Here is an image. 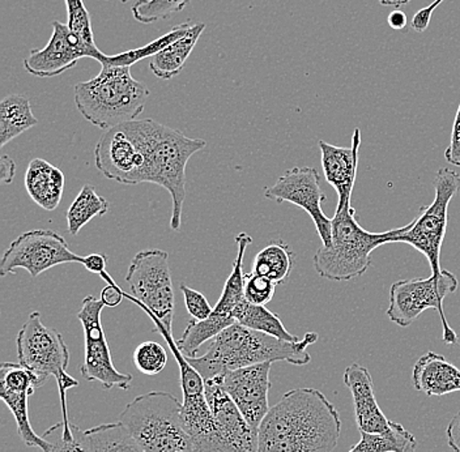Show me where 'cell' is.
<instances>
[{"label": "cell", "mask_w": 460, "mask_h": 452, "mask_svg": "<svg viewBox=\"0 0 460 452\" xmlns=\"http://www.w3.org/2000/svg\"><path fill=\"white\" fill-rule=\"evenodd\" d=\"M344 383L352 394L359 433L390 434L395 422L390 421L379 408L369 370L362 365H349L345 368Z\"/></svg>", "instance_id": "obj_19"}, {"label": "cell", "mask_w": 460, "mask_h": 452, "mask_svg": "<svg viewBox=\"0 0 460 452\" xmlns=\"http://www.w3.org/2000/svg\"><path fill=\"white\" fill-rule=\"evenodd\" d=\"M233 316L238 324L250 328V330L275 336L284 341L296 342L300 340L287 330L279 315L267 309L266 306L249 304L246 299L234 310Z\"/></svg>", "instance_id": "obj_25"}, {"label": "cell", "mask_w": 460, "mask_h": 452, "mask_svg": "<svg viewBox=\"0 0 460 452\" xmlns=\"http://www.w3.org/2000/svg\"><path fill=\"white\" fill-rule=\"evenodd\" d=\"M295 269V253L283 241H275L255 256L252 272L270 279L276 285L287 283Z\"/></svg>", "instance_id": "obj_24"}, {"label": "cell", "mask_w": 460, "mask_h": 452, "mask_svg": "<svg viewBox=\"0 0 460 452\" xmlns=\"http://www.w3.org/2000/svg\"><path fill=\"white\" fill-rule=\"evenodd\" d=\"M51 25L53 34L48 45L42 49H33L24 59L28 74L41 79H51L71 70L82 58H92L100 63L105 57V53L97 46H85L75 39L67 24L56 20Z\"/></svg>", "instance_id": "obj_15"}, {"label": "cell", "mask_w": 460, "mask_h": 452, "mask_svg": "<svg viewBox=\"0 0 460 452\" xmlns=\"http://www.w3.org/2000/svg\"><path fill=\"white\" fill-rule=\"evenodd\" d=\"M182 408L172 394L151 391L129 402L119 421L146 452H194Z\"/></svg>", "instance_id": "obj_6"}, {"label": "cell", "mask_w": 460, "mask_h": 452, "mask_svg": "<svg viewBox=\"0 0 460 452\" xmlns=\"http://www.w3.org/2000/svg\"><path fill=\"white\" fill-rule=\"evenodd\" d=\"M48 379L22 367V364L3 362L0 368V390L27 391L33 395L34 391L45 386Z\"/></svg>", "instance_id": "obj_32"}, {"label": "cell", "mask_w": 460, "mask_h": 452, "mask_svg": "<svg viewBox=\"0 0 460 452\" xmlns=\"http://www.w3.org/2000/svg\"><path fill=\"white\" fill-rule=\"evenodd\" d=\"M191 0H137L132 5V16L140 24H154L171 19L172 14L185 10Z\"/></svg>", "instance_id": "obj_31"}, {"label": "cell", "mask_w": 460, "mask_h": 452, "mask_svg": "<svg viewBox=\"0 0 460 452\" xmlns=\"http://www.w3.org/2000/svg\"><path fill=\"white\" fill-rule=\"evenodd\" d=\"M264 197L276 203H292L312 217L324 247L332 244V218L322 209L326 195L321 187V175L314 168L287 170L275 184L264 190Z\"/></svg>", "instance_id": "obj_13"}, {"label": "cell", "mask_w": 460, "mask_h": 452, "mask_svg": "<svg viewBox=\"0 0 460 452\" xmlns=\"http://www.w3.org/2000/svg\"><path fill=\"white\" fill-rule=\"evenodd\" d=\"M181 292L185 298L186 309L195 321H206L214 313V307L209 305L208 299L203 293L198 292L185 284L181 285Z\"/></svg>", "instance_id": "obj_37"}, {"label": "cell", "mask_w": 460, "mask_h": 452, "mask_svg": "<svg viewBox=\"0 0 460 452\" xmlns=\"http://www.w3.org/2000/svg\"><path fill=\"white\" fill-rule=\"evenodd\" d=\"M237 323L234 319L226 318L212 313L206 321H190L182 338L177 340L178 348L186 357H197L204 342L211 341L226 328Z\"/></svg>", "instance_id": "obj_28"}, {"label": "cell", "mask_w": 460, "mask_h": 452, "mask_svg": "<svg viewBox=\"0 0 460 452\" xmlns=\"http://www.w3.org/2000/svg\"><path fill=\"white\" fill-rule=\"evenodd\" d=\"M16 345L19 364L43 378H56L63 414L62 436L71 439L72 422L68 417L67 393L71 388L77 387L79 381L66 373L70 362V350L62 333L56 328L46 327L40 311H33L19 331Z\"/></svg>", "instance_id": "obj_7"}, {"label": "cell", "mask_w": 460, "mask_h": 452, "mask_svg": "<svg viewBox=\"0 0 460 452\" xmlns=\"http://www.w3.org/2000/svg\"><path fill=\"white\" fill-rule=\"evenodd\" d=\"M126 126L146 155V183L158 184L171 194V227L178 232L186 199L187 164L206 148V140L191 139L154 120H135Z\"/></svg>", "instance_id": "obj_3"}, {"label": "cell", "mask_w": 460, "mask_h": 452, "mask_svg": "<svg viewBox=\"0 0 460 452\" xmlns=\"http://www.w3.org/2000/svg\"><path fill=\"white\" fill-rule=\"evenodd\" d=\"M318 338V333L307 332L298 341H284L234 323L211 340L203 356L187 357V359L199 371L204 381L223 376L226 371L264 362L284 361L304 367L312 361L307 348L315 344Z\"/></svg>", "instance_id": "obj_2"}, {"label": "cell", "mask_w": 460, "mask_h": 452, "mask_svg": "<svg viewBox=\"0 0 460 452\" xmlns=\"http://www.w3.org/2000/svg\"><path fill=\"white\" fill-rule=\"evenodd\" d=\"M382 5H386V7H402V5L408 4L411 0H378Z\"/></svg>", "instance_id": "obj_45"}, {"label": "cell", "mask_w": 460, "mask_h": 452, "mask_svg": "<svg viewBox=\"0 0 460 452\" xmlns=\"http://www.w3.org/2000/svg\"><path fill=\"white\" fill-rule=\"evenodd\" d=\"M359 146H361L359 129H355L350 146H332L323 140L319 142L324 178L338 194L336 209H343L344 207L352 204V192L358 178Z\"/></svg>", "instance_id": "obj_18"}, {"label": "cell", "mask_w": 460, "mask_h": 452, "mask_svg": "<svg viewBox=\"0 0 460 452\" xmlns=\"http://www.w3.org/2000/svg\"><path fill=\"white\" fill-rule=\"evenodd\" d=\"M31 396V394L27 391L0 390V397L7 405L8 410L13 412L14 420H16L20 439L28 448H36L43 451L48 448L49 442L33 430L31 421H29L28 400Z\"/></svg>", "instance_id": "obj_29"}, {"label": "cell", "mask_w": 460, "mask_h": 452, "mask_svg": "<svg viewBox=\"0 0 460 452\" xmlns=\"http://www.w3.org/2000/svg\"><path fill=\"white\" fill-rule=\"evenodd\" d=\"M134 364L146 376H157L168 364V353L160 342L144 341L135 350Z\"/></svg>", "instance_id": "obj_35"}, {"label": "cell", "mask_w": 460, "mask_h": 452, "mask_svg": "<svg viewBox=\"0 0 460 452\" xmlns=\"http://www.w3.org/2000/svg\"><path fill=\"white\" fill-rule=\"evenodd\" d=\"M413 386L427 396H444L460 391V370L441 354L428 352L413 367Z\"/></svg>", "instance_id": "obj_20"}, {"label": "cell", "mask_w": 460, "mask_h": 452, "mask_svg": "<svg viewBox=\"0 0 460 452\" xmlns=\"http://www.w3.org/2000/svg\"><path fill=\"white\" fill-rule=\"evenodd\" d=\"M387 22L394 31H402V29L407 27L408 17L402 11L395 10L388 14Z\"/></svg>", "instance_id": "obj_44"}, {"label": "cell", "mask_w": 460, "mask_h": 452, "mask_svg": "<svg viewBox=\"0 0 460 452\" xmlns=\"http://www.w3.org/2000/svg\"><path fill=\"white\" fill-rule=\"evenodd\" d=\"M82 261L83 256L72 253L67 241L54 230H31L11 242L0 261V276L5 278L17 270H25L31 279H37L59 264Z\"/></svg>", "instance_id": "obj_11"}, {"label": "cell", "mask_w": 460, "mask_h": 452, "mask_svg": "<svg viewBox=\"0 0 460 452\" xmlns=\"http://www.w3.org/2000/svg\"><path fill=\"white\" fill-rule=\"evenodd\" d=\"M105 304L93 296L83 299V306L77 313L85 336V357L80 373L88 382H99L103 390L117 387L128 390L132 376L120 373L115 368L105 331L101 323V315Z\"/></svg>", "instance_id": "obj_12"}, {"label": "cell", "mask_w": 460, "mask_h": 452, "mask_svg": "<svg viewBox=\"0 0 460 452\" xmlns=\"http://www.w3.org/2000/svg\"><path fill=\"white\" fill-rule=\"evenodd\" d=\"M458 278L448 270H442L439 275L428 279H408L398 280L390 289V306L387 316L399 327H410L425 310L438 311L442 322V340L446 345L458 344L459 338L446 319L444 301L448 295L458 289Z\"/></svg>", "instance_id": "obj_8"}, {"label": "cell", "mask_w": 460, "mask_h": 452, "mask_svg": "<svg viewBox=\"0 0 460 452\" xmlns=\"http://www.w3.org/2000/svg\"><path fill=\"white\" fill-rule=\"evenodd\" d=\"M67 7V27L72 36L79 40L83 45L97 46L94 42L93 27H92L91 14L86 10L83 0H65Z\"/></svg>", "instance_id": "obj_34"}, {"label": "cell", "mask_w": 460, "mask_h": 452, "mask_svg": "<svg viewBox=\"0 0 460 452\" xmlns=\"http://www.w3.org/2000/svg\"><path fill=\"white\" fill-rule=\"evenodd\" d=\"M14 174H16V164L13 158L7 155H3L0 158V181L2 183L10 184L13 182Z\"/></svg>", "instance_id": "obj_43"}, {"label": "cell", "mask_w": 460, "mask_h": 452, "mask_svg": "<svg viewBox=\"0 0 460 452\" xmlns=\"http://www.w3.org/2000/svg\"><path fill=\"white\" fill-rule=\"evenodd\" d=\"M416 439L398 422L390 434L361 433V440L349 452L416 451Z\"/></svg>", "instance_id": "obj_30"}, {"label": "cell", "mask_w": 460, "mask_h": 452, "mask_svg": "<svg viewBox=\"0 0 460 452\" xmlns=\"http://www.w3.org/2000/svg\"><path fill=\"white\" fill-rule=\"evenodd\" d=\"M271 367L272 362H264V364L226 371L223 376L216 377L246 421L255 430H259L264 417L271 410L269 403V394L271 390V382H270Z\"/></svg>", "instance_id": "obj_16"}, {"label": "cell", "mask_w": 460, "mask_h": 452, "mask_svg": "<svg viewBox=\"0 0 460 452\" xmlns=\"http://www.w3.org/2000/svg\"><path fill=\"white\" fill-rule=\"evenodd\" d=\"M109 201L97 194L91 184H84L80 190L76 199L72 201L67 211V229L71 235H79L83 229L94 217L105 216L109 211Z\"/></svg>", "instance_id": "obj_27"}, {"label": "cell", "mask_w": 460, "mask_h": 452, "mask_svg": "<svg viewBox=\"0 0 460 452\" xmlns=\"http://www.w3.org/2000/svg\"><path fill=\"white\" fill-rule=\"evenodd\" d=\"M433 203L421 207L419 215L411 221L410 227L395 240V244H407L425 255L431 273L442 272L441 249L448 223V206L460 192V174L456 170L439 169L434 178Z\"/></svg>", "instance_id": "obj_9"}, {"label": "cell", "mask_w": 460, "mask_h": 452, "mask_svg": "<svg viewBox=\"0 0 460 452\" xmlns=\"http://www.w3.org/2000/svg\"><path fill=\"white\" fill-rule=\"evenodd\" d=\"M39 125L27 97L10 94L0 102V146Z\"/></svg>", "instance_id": "obj_23"}, {"label": "cell", "mask_w": 460, "mask_h": 452, "mask_svg": "<svg viewBox=\"0 0 460 452\" xmlns=\"http://www.w3.org/2000/svg\"><path fill=\"white\" fill-rule=\"evenodd\" d=\"M410 227H396L384 233L367 232L356 220L350 206L336 209L332 218V244L316 252L313 263L321 278L331 281H349L361 278L372 266L370 255L376 247L395 244L396 238Z\"/></svg>", "instance_id": "obj_5"}, {"label": "cell", "mask_w": 460, "mask_h": 452, "mask_svg": "<svg viewBox=\"0 0 460 452\" xmlns=\"http://www.w3.org/2000/svg\"><path fill=\"white\" fill-rule=\"evenodd\" d=\"M65 183L62 170L48 161L34 158L29 163L25 172V189L31 200L46 211H54L59 207Z\"/></svg>", "instance_id": "obj_21"}, {"label": "cell", "mask_w": 460, "mask_h": 452, "mask_svg": "<svg viewBox=\"0 0 460 452\" xmlns=\"http://www.w3.org/2000/svg\"><path fill=\"white\" fill-rule=\"evenodd\" d=\"M120 3H128L129 0H119Z\"/></svg>", "instance_id": "obj_46"}, {"label": "cell", "mask_w": 460, "mask_h": 452, "mask_svg": "<svg viewBox=\"0 0 460 452\" xmlns=\"http://www.w3.org/2000/svg\"><path fill=\"white\" fill-rule=\"evenodd\" d=\"M442 2H445V0H434L428 7L417 11V13L413 14L412 22H411L413 31H417V33H424V31L429 28L434 11L437 10V7H438Z\"/></svg>", "instance_id": "obj_40"}, {"label": "cell", "mask_w": 460, "mask_h": 452, "mask_svg": "<svg viewBox=\"0 0 460 452\" xmlns=\"http://www.w3.org/2000/svg\"><path fill=\"white\" fill-rule=\"evenodd\" d=\"M204 382L207 400L214 414L217 452H258V430L246 421L217 379Z\"/></svg>", "instance_id": "obj_17"}, {"label": "cell", "mask_w": 460, "mask_h": 452, "mask_svg": "<svg viewBox=\"0 0 460 452\" xmlns=\"http://www.w3.org/2000/svg\"><path fill=\"white\" fill-rule=\"evenodd\" d=\"M94 164L108 180L128 186L146 183V155L126 123L101 135Z\"/></svg>", "instance_id": "obj_14"}, {"label": "cell", "mask_w": 460, "mask_h": 452, "mask_svg": "<svg viewBox=\"0 0 460 452\" xmlns=\"http://www.w3.org/2000/svg\"><path fill=\"white\" fill-rule=\"evenodd\" d=\"M447 443L453 452H460V411L451 419L446 429Z\"/></svg>", "instance_id": "obj_42"}, {"label": "cell", "mask_w": 460, "mask_h": 452, "mask_svg": "<svg viewBox=\"0 0 460 452\" xmlns=\"http://www.w3.org/2000/svg\"><path fill=\"white\" fill-rule=\"evenodd\" d=\"M129 70L131 67L103 66L96 77L75 85L77 111L92 125L106 131L143 113L149 91Z\"/></svg>", "instance_id": "obj_4"}, {"label": "cell", "mask_w": 460, "mask_h": 452, "mask_svg": "<svg viewBox=\"0 0 460 452\" xmlns=\"http://www.w3.org/2000/svg\"><path fill=\"white\" fill-rule=\"evenodd\" d=\"M445 158L448 164L460 168V103L451 131L450 144L445 151Z\"/></svg>", "instance_id": "obj_39"}, {"label": "cell", "mask_w": 460, "mask_h": 452, "mask_svg": "<svg viewBox=\"0 0 460 452\" xmlns=\"http://www.w3.org/2000/svg\"><path fill=\"white\" fill-rule=\"evenodd\" d=\"M83 266L85 267L89 272L96 273V275H102L106 270V264H108V256L103 254H91L83 256Z\"/></svg>", "instance_id": "obj_41"}, {"label": "cell", "mask_w": 460, "mask_h": 452, "mask_svg": "<svg viewBox=\"0 0 460 452\" xmlns=\"http://www.w3.org/2000/svg\"><path fill=\"white\" fill-rule=\"evenodd\" d=\"M126 281L132 295L125 298L134 302L146 314H152L172 331L174 290L169 269V254L164 250H142L129 264Z\"/></svg>", "instance_id": "obj_10"}, {"label": "cell", "mask_w": 460, "mask_h": 452, "mask_svg": "<svg viewBox=\"0 0 460 452\" xmlns=\"http://www.w3.org/2000/svg\"><path fill=\"white\" fill-rule=\"evenodd\" d=\"M102 280H105L108 285L103 288L102 292H101V301L105 304V306L115 307L122 302V299L125 298V292L120 289L119 285L115 283L111 276L109 275L108 272H103L102 275H100Z\"/></svg>", "instance_id": "obj_38"}, {"label": "cell", "mask_w": 460, "mask_h": 452, "mask_svg": "<svg viewBox=\"0 0 460 452\" xmlns=\"http://www.w3.org/2000/svg\"><path fill=\"white\" fill-rule=\"evenodd\" d=\"M411 452H416V451H411Z\"/></svg>", "instance_id": "obj_47"}, {"label": "cell", "mask_w": 460, "mask_h": 452, "mask_svg": "<svg viewBox=\"0 0 460 452\" xmlns=\"http://www.w3.org/2000/svg\"><path fill=\"white\" fill-rule=\"evenodd\" d=\"M204 29L206 24L203 22L191 25L182 37L155 54L149 62V68L155 76L161 80H172V77L178 76L185 67L195 45L199 41Z\"/></svg>", "instance_id": "obj_22"}, {"label": "cell", "mask_w": 460, "mask_h": 452, "mask_svg": "<svg viewBox=\"0 0 460 452\" xmlns=\"http://www.w3.org/2000/svg\"><path fill=\"white\" fill-rule=\"evenodd\" d=\"M85 433L92 452H146L120 421L94 426Z\"/></svg>", "instance_id": "obj_26"}, {"label": "cell", "mask_w": 460, "mask_h": 452, "mask_svg": "<svg viewBox=\"0 0 460 452\" xmlns=\"http://www.w3.org/2000/svg\"><path fill=\"white\" fill-rule=\"evenodd\" d=\"M276 285L270 279L257 273L250 272L244 275V299L249 304L266 306L275 296Z\"/></svg>", "instance_id": "obj_36"}, {"label": "cell", "mask_w": 460, "mask_h": 452, "mask_svg": "<svg viewBox=\"0 0 460 452\" xmlns=\"http://www.w3.org/2000/svg\"><path fill=\"white\" fill-rule=\"evenodd\" d=\"M341 433V414L315 388L288 391L259 426L258 452H332Z\"/></svg>", "instance_id": "obj_1"}, {"label": "cell", "mask_w": 460, "mask_h": 452, "mask_svg": "<svg viewBox=\"0 0 460 452\" xmlns=\"http://www.w3.org/2000/svg\"><path fill=\"white\" fill-rule=\"evenodd\" d=\"M63 424L51 426L43 433V439L48 440L49 446L41 452H92L88 437L85 431L80 430L76 425L72 424L71 439L62 436Z\"/></svg>", "instance_id": "obj_33"}]
</instances>
